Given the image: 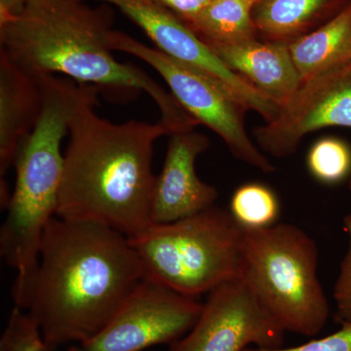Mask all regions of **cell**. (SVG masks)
<instances>
[{
    "mask_svg": "<svg viewBox=\"0 0 351 351\" xmlns=\"http://www.w3.org/2000/svg\"><path fill=\"white\" fill-rule=\"evenodd\" d=\"M145 278L128 237L90 221L55 216L41 239L38 262L14 306L36 321L57 350L93 338Z\"/></svg>",
    "mask_w": 351,
    "mask_h": 351,
    "instance_id": "6da1fadb",
    "label": "cell"
},
{
    "mask_svg": "<svg viewBox=\"0 0 351 351\" xmlns=\"http://www.w3.org/2000/svg\"><path fill=\"white\" fill-rule=\"evenodd\" d=\"M107 14L82 0H29L18 15L0 22V54L34 77L60 75L129 98L145 92L161 121L175 132L198 125L151 76L115 59Z\"/></svg>",
    "mask_w": 351,
    "mask_h": 351,
    "instance_id": "7a4b0ae2",
    "label": "cell"
},
{
    "mask_svg": "<svg viewBox=\"0 0 351 351\" xmlns=\"http://www.w3.org/2000/svg\"><path fill=\"white\" fill-rule=\"evenodd\" d=\"M84 106L69 128L56 217L100 223L128 239L152 225L154 143L172 130L131 120L115 124Z\"/></svg>",
    "mask_w": 351,
    "mask_h": 351,
    "instance_id": "3957f363",
    "label": "cell"
},
{
    "mask_svg": "<svg viewBox=\"0 0 351 351\" xmlns=\"http://www.w3.org/2000/svg\"><path fill=\"white\" fill-rule=\"evenodd\" d=\"M39 82L40 112L17 152L15 189L0 230L1 257L17 271L13 294L20 293L34 274L44 230L56 216L64 163L62 142L78 110L99 104L101 92L64 76L43 75Z\"/></svg>",
    "mask_w": 351,
    "mask_h": 351,
    "instance_id": "277c9868",
    "label": "cell"
},
{
    "mask_svg": "<svg viewBox=\"0 0 351 351\" xmlns=\"http://www.w3.org/2000/svg\"><path fill=\"white\" fill-rule=\"evenodd\" d=\"M145 277L195 298L241 278L244 228L213 206L168 223H152L129 239Z\"/></svg>",
    "mask_w": 351,
    "mask_h": 351,
    "instance_id": "5b68a950",
    "label": "cell"
},
{
    "mask_svg": "<svg viewBox=\"0 0 351 351\" xmlns=\"http://www.w3.org/2000/svg\"><path fill=\"white\" fill-rule=\"evenodd\" d=\"M317 269V245L299 226L244 230L241 278L284 331L313 337L326 325L329 302Z\"/></svg>",
    "mask_w": 351,
    "mask_h": 351,
    "instance_id": "8992f818",
    "label": "cell"
},
{
    "mask_svg": "<svg viewBox=\"0 0 351 351\" xmlns=\"http://www.w3.org/2000/svg\"><path fill=\"white\" fill-rule=\"evenodd\" d=\"M110 46L142 60L163 78L182 108L197 122L216 133L242 162L263 173L274 172L267 156L254 144L245 128L247 108L219 82L135 38L112 31Z\"/></svg>",
    "mask_w": 351,
    "mask_h": 351,
    "instance_id": "52a82bcc",
    "label": "cell"
},
{
    "mask_svg": "<svg viewBox=\"0 0 351 351\" xmlns=\"http://www.w3.org/2000/svg\"><path fill=\"white\" fill-rule=\"evenodd\" d=\"M203 304L144 278L93 338L66 351H147L172 345L195 326Z\"/></svg>",
    "mask_w": 351,
    "mask_h": 351,
    "instance_id": "ba28073f",
    "label": "cell"
},
{
    "mask_svg": "<svg viewBox=\"0 0 351 351\" xmlns=\"http://www.w3.org/2000/svg\"><path fill=\"white\" fill-rule=\"evenodd\" d=\"M285 331L242 278L209 293L191 331L169 351H243L249 346L282 348Z\"/></svg>",
    "mask_w": 351,
    "mask_h": 351,
    "instance_id": "9c48e42d",
    "label": "cell"
},
{
    "mask_svg": "<svg viewBox=\"0 0 351 351\" xmlns=\"http://www.w3.org/2000/svg\"><path fill=\"white\" fill-rule=\"evenodd\" d=\"M328 127L351 128V64L302 82L254 136L261 151L283 158L295 154L306 135Z\"/></svg>",
    "mask_w": 351,
    "mask_h": 351,
    "instance_id": "30bf717a",
    "label": "cell"
},
{
    "mask_svg": "<svg viewBox=\"0 0 351 351\" xmlns=\"http://www.w3.org/2000/svg\"><path fill=\"white\" fill-rule=\"evenodd\" d=\"M103 1L119 7L147 34L157 46V49L164 54L213 78L243 104L247 110L258 113L265 122L276 117L279 106L263 96L241 76L233 73L174 13L152 0Z\"/></svg>",
    "mask_w": 351,
    "mask_h": 351,
    "instance_id": "8fae6325",
    "label": "cell"
},
{
    "mask_svg": "<svg viewBox=\"0 0 351 351\" xmlns=\"http://www.w3.org/2000/svg\"><path fill=\"white\" fill-rule=\"evenodd\" d=\"M162 171L152 193V223H168L188 218L215 206L218 191L201 181L195 160L209 149V138L195 129L169 136Z\"/></svg>",
    "mask_w": 351,
    "mask_h": 351,
    "instance_id": "7c38bea8",
    "label": "cell"
},
{
    "mask_svg": "<svg viewBox=\"0 0 351 351\" xmlns=\"http://www.w3.org/2000/svg\"><path fill=\"white\" fill-rule=\"evenodd\" d=\"M233 73L280 107L301 86L288 44L257 38L226 45H208Z\"/></svg>",
    "mask_w": 351,
    "mask_h": 351,
    "instance_id": "4fadbf2b",
    "label": "cell"
},
{
    "mask_svg": "<svg viewBox=\"0 0 351 351\" xmlns=\"http://www.w3.org/2000/svg\"><path fill=\"white\" fill-rule=\"evenodd\" d=\"M39 78L25 73L0 54V175L15 164L21 145L29 136L41 110Z\"/></svg>",
    "mask_w": 351,
    "mask_h": 351,
    "instance_id": "5bb4252c",
    "label": "cell"
},
{
    "mask_svg": "<svg viewBox=\"0 0 351 351\" xmlns=\"http://www.w3.org/2000/svg\"><path fill=\"white\" fill-rule=\"evenodd\" d=\"M287 44L302 82L351 64V4L315 31Z\"/></svg>",
    "mask_w": 351,
    "mask_h": 351,
    "instance_id": "9a60e30c",
    "label": "cell"
},
{
    "mask_svg": "<svg viewBox=\"0 0 351 351\" xmlns=\"http://www.w3.org/2000/svg\"><path fill=\"white\" fill-rule=\"evenodd\" d=\"M334 0H258L253 6L256 31L274 43H289L308 34Z\"/></svg>",
    "mask_w": 351,
    "mask_h": 351,
    "instance_id": "2e32d148",
    "label": "cell"
},
{
    "mask_svg": "<svg viewBox=\"0 0 351 351\" xmlns=\"http://www.w3.org/2000/svg\"><path fill=\"white\" fill-rule=\"evenodd\" d=\"M252 0H212L189 27L207 45H226L256 38Z\"/></svg>",
    "mask_w": 351,
    "mask_h": 351,
    "instance_id": "e0dca14e",
    "label": "cell"
},
{
    "mask_svg": "<svg viewBox=\"0 0 351 351\" xmlns=\"http://www.w3.org/2000/svg\"><path fill=\"white\" fill-rule=\"evenodd\" d=\"M280 210L274 189L261 182L242 184L230 199V214L244 230H263L276 225Z\"/></svg>",
    "mask_w": 351,
    "mask_h": 351,
    "instance_id": "ac0fdd59",
    "label": "cell"
},
{
    "mask_svg": "<svg viewBox=\"0 0 351 351\" xmlns=\"http://www.w3.org/2000/svg\"><path fill=\"white\" fill-rule=\"evenodd\" d=\"M306 167L320 184H338L351 174V147L339 138H321L307 152Z\"/></svg>",
    "mask_w": 351,
    "mask_h": 351,
    "instance_id": "d6986e66",
    "label": "cell"
},
{
    "mask_svg": "<svg viewBox=\"0 0 351 351\" xmlns=\"http://www.w3.org/2000/svg\"><path fill=\"white\" fill-rule=\"evenodd\" d=\"M46 345L36 321L14 306L1 339L0 351H56Z\"/></svg>",
    "mask_w": 351,
    "mask_h": 351,
    "instance_id": "ffe728a7",
    "label": "cell"
},
{
    "mask_svg": "<svg viewBox=\"0 0 351 351\" xmlns=\"http://www.w3.org/2000/svg\"><path fill=\"white\" fill-rule=\"evenodd\" d=\"M343 221L348 247L334 286L336 320L341 324L351 322V214L346 216Z\"/></svg>",
    "mask_w": 351,
    "mask_h": 351,
    "instance_id": "44dd1931",
    "label": "cell"
},
{
    "mask_svg": "<svg viewBox=\"0 0 351 351\" xmlns=\"http://www.w3.org/2000/svg\"><path fill=\"white\" fill-rule=\"evenodd\" d=\"M341 325V329L334 334L294 348H248L243 351H351V322Z\"/></svg>",
    "mask_w": 351,
    "mask_h": 351,
    "instance_id": "7402d4cb",
    "label": "cell"
},
{
    "mask_svg": "<svg viewBox=\"0 0 351 351\" xmlns=\"http://www.w3.org/2000/svg\"><path fill=\"white\" fill-rule=\"evenodd\" d=\"M152 1L168 9L176 16L181 17L186 24H188L209 5L212 0H152Z\"/></svg>",
    "mask_w": 351,
    "mask_h": 351,
    "instance_id": "603a6c76",
    "label": "cell"
},
{
    "mask_svg": "<svg viewBox=\"0 0 351 351\" xmlns=\"http://www.w3.org/2000/svg\"><path fill=\"white\" fill-rule=\"evenodd\" d=\"M29 1V0H0V22L18 15Z\"/></svg>",
    "mask_w": 351,
    "mask_h": 351,
    "instance_id": "cb8c5ba5",
    "label": "cell"
},
{
    "mask_svg": "<svg viewBox=\"0 0 351 351\" xmlns=\"http://www.w3.org/2000/svg\"><path fill=\"white\" fill-rule=\"evenodd\" d=\"M348 189H350L351 193V174L350 176V178H348Z\"/></svg>",
    "mask_w": 351,
    "mask_h": 351,
    "instance_id": "d4e9b609",
    "label": "cell"
},
{
    "mask_svg": "<svg viewBox=\"0 0 351 351\" xmlns=\"http://www.w3.org/2000/svg\"><path fill=\"white\" fill-rule=\"evenodd\" d=\"M252 1H253V2H254V4H255V3H256V2H257V1H258V0H252Z\"/></svg>",
    "mask_w": 351,
    "mask_h": 351,
    "instance_id": "484cf974",
    "label": "cell"
},
{
    "mask_svg": "<svg viewBox=\"0 0 351 351\" xmlns=\"http://www.w3.org/2000/svg\"><path fill=\"white\" fill-rule=\"evenodd\" d=\"M147 351H151V350H147Z\"/></svg>",
    "mask_w": 351,
    "mask_h": 351,
    "instance_id": "4316f807",
    "label": "cell"
}]
</instances>
